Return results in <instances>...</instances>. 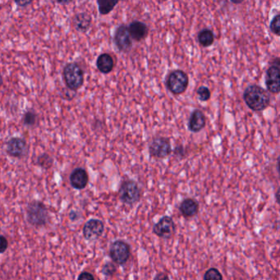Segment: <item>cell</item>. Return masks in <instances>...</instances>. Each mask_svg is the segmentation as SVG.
<instances>
[{"label":"cell","mask_w":280,"mask_h":280,"mask_svg":"<svg viewBox=\"0 0 280 280\" xmlns=\"http://www.w3.org/2000/svg\"><path fill=\"white\" fill-rule=\"evenodd\" d=\"M266 86L269 91L273 94L280 92V69L276 66H271L266 73Z\"/></svg>","instance_id":"cell-12"},{"label":"cell","mask_w":280,"mask_h":280,"mask_svg":"<svg viewBox=\"0 0 280 280\" xmlns=\"http://www.w3.org/2000/svg\"><path fill=\"white\" fill-rule=\"evenodd\" d=\"M37 164L40 167H42L43 168L48 169L53 164V159L49 156V154H43L42 155L38 157Z\"/></svg>","instance_id":"cell-22"},{"label":"cell","mask_w":280,"mask_h":280,"mask_svg":"<svg viewBox=\"0 0 280 280\" xmlns=\"http://www.w3.org/2000/svg\"><path fill=\"white\" fill-rule=\"evenodd\" d=\"M49 215L46 206L39 201H30L26 207V220L31 226L35 228L46 225Z\"/></svg>","instance_id":"cell-2"},{"label":"cell","mask_w":280,"mask_h":280,"mask_svg":"<svg viewBox=\"0 0 280 280\" xmlns=\"http://www.w3.org/2000/svg\"><path fill=\"white\" fill-rule=\"evenodd\" d=\"M131 255V248L124 241H115L110 246V257L116 264H126Z\"/></svg>","instance_id":"cell-6"},{"label":"cell","mask_w":280,"mask_h":280,"mask_svg":"<svg viewBox=\"0 0 280 280\" xmlns=\"http://www.w3.org/2000/svg\"><path fill=\"white\" fill-rule=\"evenodd\" d=\"M99 5V12L101 15H107L115 8V6L119 3L118 1H110V0H105V1H98L97 2Z\"/></svg>","instance_id":"cell-20"},{"label":"cell","mask_w":280,"mask_h":280,"mask_svg":"<svg viewBox=\"0 0 280 280\" xmlns=\"http://www.w3.org/2000/svg\"><path fill=\"white\" fill-rule=\"evenodd\" d=\"M63 79L68 88L77 91L84 82V73L77 63H68L63 68Z\"/></svg>","instance_id":"cell-3"},{"label":"cell","mask_w":280,"mask_h":280,"mask_svg":"<svg viewBox=\"0 0 280 280\" xmlns=\"http://www.w3.org/2000/svg\"><path fill=\"white\" fill-rule=\"evenodd\" d=\"M244 100L248 107L254 111H262L270 105L271 98L268 93L262 87L252 85L246 89Z\"/></svg>","instance_id":"cell-1"},{"label":"cell","mask_w":280,"mask_h":280,"mask_svg":"<svg viewBox=\"0 0 280 280\" xmlns=\"http://www.w3.org/2000/svg\"><path fill=\"white\" fill-rule=\"evenodd\" d=\"M23 124L26 126L32 127L35 125L37 120V115L34 111H27L23 115Z\"/></svg>","instance_id":"cell-21"},{"label":"cell","mask_w":280,"mask_h":280,"mask_svg":"<svg viewBox=\"0 0 280 280\" xmlns=\"http://www.w3.org/2000/svg\"><path fill=\"white\" fill-rule=\"evenodd\" d=\"M197 95L201 101H206L210 98V91L207 87H201L197 90Z\"/></svg>","instance_id":"cell-26"},{"label":"cell","mask_w":280,"mask_h":280,"mask_svg":"<svg viewBox=\"0 0 280 280\" xmlns=\"http://www.w3.org/2000/svg\"><path fill=\"white\" fill-rule=\"evenodd\" d=\"M175 224L169 216H163L154 224L153 232L156 236L163 239L172 238L175 233Z\"/></svg>","instance_id":"cell-8"},{"label":"cell","mask_w":280,"mask_h":280,"mask_svg":"<svg viewBox=\"0 0 280 280\" xmlns=\"http://www.w3.org/2000/svg\"><path fill=\"white\" fill-rule=\"evenodd\" d=\"M129 30L132 39L136 41L144 40L148 35L147 26L142 21H133L129 26Z\"/></svg>","instance_id":"cell-14"},{"label":"cell","mask_w":280,"mask_h":280,"mask_svg":"<svg viewBox=\"0 0 280 280\" xmlns=\"http://www.w3.org/2000/svg\"><path fill=\"white\" fill-rule=\"evenodd\" d=\"M206 116L201 110H196L190 117L188 128L193 133H198L206 125Z\"/></svg>","instance_id":"cell-15"},{"label":"cell","mask_w":280,"mask_h":280,"mask_svg":"<svg viewBox=\"0 0 280 280\" xmlns=\"http://www.w3.org/2000/svg\"><path fill=\"white\" fill-rule=\"evenodd\" d=\"M8 248V241L3 235L1 236V243H0V248H1V253H4Z\"/></svg>","instance_id":"cell-27"},{"label":"cell","mask_w":280,"mask_h":280,"mask_svg":"<svg viewBox=\"0 0 280 280\" xmlns=\"http://www.w3.org/2000/svg\"><path fill=\"white\" fill-rule=\"evenodd\" d=\"M198 40L201 45L205 47L210 46L214 43L215 36H214V34L211 30L205 29V30H202L201 32L199 33Z\"/></svg>","instance_id":"cell-19"},{"label":"cell","mask_w":280,"mask_h":280,"mask_svg":"<svg viewBox=\"0 0 280 280\" xmlns=\"http://www.w3.org/2000/svg\"><path fill=\"white\" fill-rule=\"evenodd\" d=\"M73 26L77 31L86 32L91 26V16L88 12L77 13L73 18Z\"/></svg>","instance_id":"cell-16"},{"label":"cell","mask_w":280,"mask_h":280,"mask_svg":"<svg viewBox=\"0 0 280 280\" xmlns=\"http://www.w3.org/2000/svg\"><path fill=\"white\" fill-rule=\"evenodd\" d=\"M105 231L103 222L96 219H91L83 227V236L88 241H96L101 238Z\"/></svg>","instance_id":"cell-10"},{"label":"cell","mask_w":280,"mask_h":280,"mask_svg":"<svg viewBox=\"0 0 280 280\" xmlns=\"http://www.w3.org/2000/svg\"><path fill=\"white\" fill-rule=\"evenodd\" d=\"M6 150L10 156L21 158L27 153V143L22 138H11L7 141Z\"/></svg>","instance_id":"cell-11"},{"label":"cell","mask_w":280,"mask_h":280,"mask_svg":"<svg viewBox=\"0 0 280 280\" xmlns=\"http://www.w3.org/2000/svg\"><path fill=\"white\" fill-rule=\"evenodd\" d=\"M149 154L152 157L163 159L172 151L169 140L165 138H157L152 140L149 146Z\"/></svg>","instance_id":"cell-7"},{"label":"cell","mask_w":280,"mask_h":280,"mask_svg":"<svg viewBox=\"0 0 280 280\" xmlns=\"http://www.w3.org/2000/svg\"><path fill=\"white\" fill-rule=\"evenodd\" d=\"M16 4L17 5H20V6H21V7H25V6H26V5H28L30 4V3H31V2H16Z\"/></svg>","instance_id":"cell-31"},{"label":"cell","mask_w":280,"mask_h":280,"mask_svg":"<svg viewBox=\"0 0 280 280\" xmlns=\"http://www.w3.org/2000/svg\"><path fill=\"white\" fill-rule=\"evenodd\" d=\"M114 40H115V45L120 51H129L133 46V41L129 32V26L125 25L119 26L115 30Z\"/></svg>","instance_id":"cell-9"},{"label":"cell","mask_w":280,"mask_h":280,"mask_svg":"<svg viewBox=\"0 0 280 280\" xmlns=\"http://www.w3.org/2000/svg\"><path fill=\"white\" fill-rule=\"evenodd\" d=\"M271 30L276 35H280V15L274 17L271 23Z\"/></svg>","instance_id":"cell-25"},{"label":"cell","mask_w":280,"mask_h":280,"mask_svg":"<svg viewBox=\"0 0 280 280\" xmlns=\"http://www.w3.org/2000/svg\"><path fill=\"white\" fill-rule=\"evenodd\" d=\"M278 169H279V172H280V159H279V161H278Z\"/></svg>","instance_id":"cell-32"},{"label":"cell","mask_w":280,"mask_h":280,"mask_svg":"<svg viewBox=\"0 0 280 280\" xmlns=\"http://www.w3.org/2000/svg\"><path fill=\"white\" fill-rule=\"evenodd\" d=\"M89 176L85 168H75L70 175V183L75 189L82 190L87 187Z\"/></svg>","instance_id":"cell-13"},{"label":"cell","mask_w":280,"mask_h":280,"mask_svg":"<svg viewBox=\"0 0 280 280\" xmlns=\"http://www.w3.org/2000/svg\"><path fill=\"white\" fill-rule=\"evenodd\" d=\"M96 66L99 71L104 74L111 73L115 67V61L110 54L105 53L98 57L96 61Z\"/></svg>","instance_id":"cell-17"},{"label":"cell","mask_w":280,"mask_h":280,"mask_svg":"<svg viewBox=\"0 0 280 280\" xmlns=\"http://www.w3.org/2000/svg\"><path fill=\"white\" fill-rule=\"evenodd\" d=\"M179 209L185 217H192L198 213L199 205L194 199H185L180 205Z\"/></svg>","instance_id":"cell-18"},{"label":"cell","mask_w":280,"mask_h":280,"mask_svg":"<svg viewBox=\"0 0 280 280\" xmlns=\"http://www.w3.org/2000/svg\"><path fill=\"white\" fill-rule=\"evenodd\" d=\"M116 271H117V268L115 264H113L112 262H108L102 268V273L108 277L114 276L116 273Z\"/></svg>","instance_id":"cell-24"},{"label":"cell","mask_w":280,"mask_h":280,"mask_svg":"<svg viewBox=\"0 0 280 280\" xmlns=\"http://www.w3.org/2000/svg\"><path fill=\"white\" fill-rule=\"evenodd\" d=\"M119 198L124 204L133 206L140 198V188L133 180H126L122 183L119 191Z\"/></svg>","instance_id":"cell-4"},{"label":"cell","mask_w":280,"mask_h":280,"mask_svg":"<svg viewBox=\"0 0 280 280\" xmlns=\"http://www.w3.org/2000/svg\"><path fill=\"white\" fill-rule=\"evenodd\" d=\"M204 280H223V276L217 269L211 268L206 271Z\"/></svg>","instance_id":"cell-23"},{"label":"cell","mask_w":280,"mask_h":280,"mask_svg":"<svg viewBox=\"0 0 280 280\" xmlns=\"http://www.w3.org/2000/svg\"><path fill=\"white\" fill-rule=\"evenodd\" d=\"M276 201H277V203L280 206V187L279 188L277 192H276Z\"/></svg>","instance_id":"cell-30"},{"label":"cell","mask_w":280,"mask_h":280,"mask_svg":"<svg viewBox=\"0 0 280 280\" xmlns=\"http://www.w3.org/2000/svg\"><path fill=\"white\" fill-rule=\"evenodd\" d=\"M187 86H188V77L183 71H173L168 75L167 78V87L174 95H180L185 92L187 90Z\"/></svg>","instance_id":"cell-5"},{"label":"cell","mask_w":280,"mask_h":280,"mask_svg":"<svg viewBox=\"0 0 280 280\" xmlns=\"http://www.w3.org/2000/svg\"><path fill=\"white\" fill-rule=\"evenodd\" d=\"M154 280H169V278H168L167 274L164 273V272H160V273L157 274Z\"/></svg>","instance_id":"cell-29"},{"label":"cell","mask_w":280,"mask_h":280,"mask_svg":"<svg viewBox=\"0 0 280 280\" xmlns=\"http://www.w3.org/2000/svg\"><path fill=\"white\" fill-rule=\"evenodd\" d=\"M77 280H95V278H94L93 275H91V273H89L87 271H84V272L80 274Z\"/></svg>","instance_id":"cell-28"}]
</instances>
